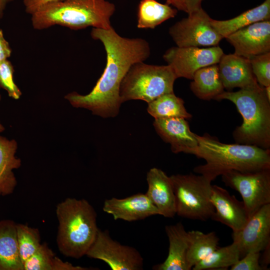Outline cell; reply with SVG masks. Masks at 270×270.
Returning a JSON list of instances; mask_svg holds the SVG:
<instances>
[{"label":"cell","instance_id":"40","mask_svg":"<svg viewBox=\"0 0 270 270\" xmlns=\"http://www.w3.org/2000/svg\"><path fill=\"white\" fill-rule=\"evenodd\" d=\"M264 90L267 97L270 100V86L264 87Z\"/></svg>","mask_w":270,"mask_h":270},{"label":"cell","instance_id":"3","mask_svg":"<svg viewBox=\"0 0 270 270\" xmlns=\"http://www.w3.org/2000/svg\"><path fill=\"white\" fill-rule=\"evenodd\" d=\"M115 5L107 0H64L47 4L31 15L32 27L38 30L55 25L80 30L92 26L108 30Z\"/></svg>","mask_w":270,"mask_h":270},{"label":"cell","instance_id":"8","mask_svg":"<svg viewBox=\"0 0 270 270\" xmlns=\"http://www.w3.org/2000/svg\"><path fill=\"white\" fill-rule=\"evenodd\" d=\"M221 176L226 186L242 196L249 218L270 204V168L250 172L230 170Z\"/></svg>","mask_w":270,"mask_h":270},{"label":"cell","instance_id":"38","mask_svg":"<svg viewBox=\"0 0 270 270\" xmlns=\"http://www.w3.org/2000/svg\"><path fill=\"white\" fill-rule=\"evenodd\" d=\"M166 4L172 6L178 10L186 12V8L184 0H164Z\"/></svg>","mask_w":270,"mask_h":270},{"label":"cell","instance_id":"7","mask_svg":"<svg viewBox=\"0 0 270 270\" xmlns=\"http://www.w3.org/2000/svg\"><path fill=\"white\" fill-rule=\"evenodd\" d=\"M175 196L176 214L194 220L206 221L215 210L210 201L212 180L193 174L170 176Z\"/></svg>","mask_w":270,"mask_h":270},{"label":"cell","instance_id":"6","mask_svg":"<svg viewBox=\"0 0 270 270\" xmlns=\"http://www.w3.org/2000/svg\"><path fill=\"white\" fill-rule=\"evenodd\" d=\"M144 62L133 64L123 78L120 88L122 103L142 100L148 104L162 95L174 92V84L178 78L172 68L168 64Z\"/></svg>","mask_w":270,"mask_h":270},{"label":"cell","instance_id":"17","mask_svg":"<svg viewBox=\"0 0 270 270\" xmlns=\"http://www.w3.org/2000/svg\"><path fill=\"white\" fill-rule=\"evenodd\" d=\"M220 76L224 88L230 91L258 84L254 76L250 60L236 54H224L218 64Z\"/></svg>","mask_w":270,"mask_h":270},{"label":"cell","instance_id":"4","mask_svg":"<svg viewBox=\"0 0 270 270\" xmlns=\"http://www.w3.org/2000/svg\"><path fill=\"white\" fill-rule=\"evenodd\" d=\"M56 212L60 252L77 259L86 256L99 229L93 206L86 200L68 198L57 204Z\"/></svg>","mask_w":270,"mask_h":270},{"label":"cell","instance_id":"30","mask_svg":"<svg viewBox=\"0 0 270 270\" xmlns=\"http://www.w3.org/2000/svg\"><path fill=\"white\" fill-rule=\"evenodd\" d=\"M14 70L8 60L0 62V88L6 90L10 97L18 100L22 93L14 80Z\"/></svg>","mask_w":270,"mask_h":270},{"label":"cell","instance_id":"22","mask_svg":"<svg viewBox=\"0 0 270 270\" xmlns=\"http://www.w3.org/2000/svg\"><path fill=\"white\" fill-rule=\"evenodd\" d=\"M270 20V0H265L260 5L227 20L210 18L214 29L224 38L254 23Z\"/></svg>","mask_w":270,"mask_h":270},{"label":"cell","instance_id":"24","mask_svg":"<svg viewBox=\"0 0 270 270\" xmlns=\"http://www.w3.org/2000/svg\"><path fill=\"white\" fill-rule=\"evenodd\" d=\"M178 10L156 0H141L138 6L137 27L154 28L165 21L174 18Z\"/></svg>","mask_w":270,"mask_h":270},{"label":"cell","instance_id":"2","mask_svg":"<svg viewBox=\"0 0 270 270\" xmlns=\"http://www.w3.org/2000/svg\"><path fill=\"white\" fill-rule=\"evenodd\" d=\"M198 145L187 154L205 160L206 164L196 166L194 171L212 181L226 172H254L270 168V150L253 145L222 142L208 134H196Z\"/></svg>","mask_w":270,"mask_h":270},{"label":"cell","instance_id":"18","mask_svg":"<svg viewBox=\"0 0 270 270\" xmlns=\"http://www.w3.org/2000/svg\"><path fill=\"white\" fill-rule=\"evenodd\" d=\"M148 189L146 194L158 210L160 216L173 218L176 214L175 196L170 176L153 168L146 174Z\"/></svg>","mask_w":270,"mask_h":270},{"label":"cell","instance_id":"41","mask_svg":"<svg viewBox=\"0 0 270 270\" xmlns=\"http://www.w3.org/2000/svg\"><path fill=\"white\" fill-rule=\"evenodd\" d=\"M1 98H2V96L0 94V100H1ZM4 130H5V128L4 126L1 124L0 122V133L3 132Z\"/></svg>","mask_w":270,"mask_h":270},{"label":"cell","instance_id":"19","mask_svg":"<svg viewBox=\"0 0 270 270\" xmlns=\"http://www.w3.org/2000/svg\"><path fill=\"white\" fill-rule=\"evenodd\" d=\"M166 232L169 242L166 258L153 266L154 270H190L186 262L188 246V232L181 222L166 226Z\"/></svg>","mask_w":270,"mask_h":270},{"label":"cell","instance_id":"29","mask_svg":"<svg viewBox=\"0 0 270 270\" xmlns=\"http://www.w3.org/2000/svg\"><path fill=\"white\" fill-rule=\"evenodd\" d=\"M55 256L46 244H41L37 250L23 263L24 270H52Z\"/></svg>","mask_w":270,"mask_h":270},{"label":"cell","instance_id":"33","mask_svg":"<svg viewBox=\"0 0 270 270\" xmlns=\"http://www.w3.org/2000/svg\"><path fill=\"white\" fill-rule=\"evenodd\" d=\"M64 0H23L26 12L32 15L40 8L50 3Z\"/></svg>","mask_w":270,"mask_h":270},{"label":"cell","instance_id":"5","mask_svg":"<svg viewBox=\"0 0 270 270\" xmlns=\"http://www.w3.org/2000/svg\"><path fill=\"white\" fill-rule=\"evenodd\" d=\"M222 100L234 104L243 118L232 132L236 143L270 150V100L264 87L258 84L236 92L224 91L216 100Z\"/></svg>","mask_w":270,"mask_h":270},{"label":"cell","instance_id":"35","mask_svg":"<svg viewBox=\"0 0 270 270\" xmlns=\"http://www.w3.org/2000/svg\"><path fill=\"white\" fill-rule=\"evenodd\" d=\"M12 54V49L4 38L3 32L0 30V62L8 60Z\"/></svg>","mask_w":270,"mask_h":270},{"label":"cell","instance_id":"9","mask_svg":"<svg viewBox=\"0 0 270 270\" xmlns=\"http://www.w3.org/2000/svg\"><path fill=\"white\" fill-rule=\"evenodd\" d=\"M210 18L200 8L172 25L168 34L178 47L218 46L223 38L212 26Z\"/></svg>","mask_w":270,"mask_h":270},{"label":"cell","instance_id":"27","mask_svg":"<svg viewBox=\"0 0 270 270\" xmlns=\"http://www.w3.org/2000/svg\"><path fill=\"white\" fill-rule=\"evenodd\" d=\"M240 258L238 245L232 242L226 246L218 248L192 268V270H226Z\"/></svg>","mask_w":270,"mask_h":270},{"label":"cell","instance_id":"15","mask_svg":"<svg viewBox=\"0 0 270 270\" xmlns=\"http://www.w3.org/2000/svg\"><path fill=\"white\" fill-rule=\"evenodd\" d=\"M102 210L112 216L114 220L132 222L154 215H160L158 210L146 194L138 193L124 198L106 200Z\"/></svg>","mask_w":270,"mask_h":270},{"label":"cell","instance_id":"37","mask_svg":"<svg viewBox=\"0 0 270 270\" xmlns=\"http://www.w3.org/2000/svg\"><path fill=\"white\" fill-rule=\"evenodd\" d=\"M262 255L260 256V265L266 270H269L268 265L270 264V243L263 250Z\"/></svg>","mask_w":270,"mask_h":270},{"label":"cell","instance_id":"34","mask_svg":"<svg viewBox=\"0 0 270 270\" xmlns=\"http://www.w3.org/2000/svg\"><path fill=\"white\" fill-rule=\"evenodd\" d=\"M88 268L74 266L72 264L64 262L60 258L55 256L53 262L52 270H88Z\"/></svg>","mask_w":270,"mask_h":270},{"label":"cell","instance_id":"21","mask_svg":"<svg viewBox=\"0 0 270 270\" xmlns=\"http://www.w3.org/2000/svg\"><path fill=\"white\" fill-rule=\"evenodd\" d=\"M16 223L0 220V270H24L16 238Z\"/></svg>","mask_w":270,"mask_h":270},{"label":"cell","instance_id":"39","mask_svg":"<svg viewBox=\"0 0 270 270\" xmlns=\"http://www.w3.org/2000/svg\"><path fill=\"white\" fill-rule=\"evenodd\" d=\"M12 0H0V20L2 18L4 11L7 4Z\"/></svg>","mask_w":270,"mask_h":270},{"label":"cell","instance_id":"26","mask_svg":"<svg viewBox=\"0 0 270 270\" xmlns=\"http://www.w3.org/2000/svg\"><path fill=\"white\" fill-rule=\"evenodd\" d=\"M148 104L147 111L154 119L182 118L188 120L192 117L187 112L184 100L174 92L162 95Z\"/></svg>","mask_w":270,"mask_h":270},{"label":"cell","instance_id":"13","mask_svg":"<svg viewBox=\"0 0 270 270\" xmlns=\"http://www.w3.org/2000/svg\"><path fill=\"white\" fill-rule=\"evenodd\" d=\"M225 38L234 48V54L249 60L270 52V20L251 24Z\"/></svg>","mask_w":270,"mask_h":270},{"label":"cell","instance_id":"32","mask_svg":"<svg viewBox=\"0 0 270 270\" xmlns=\"http://www.w3.org/2000/svg\"><path fill=\"white\" fill-rule=\"evenodd\" d=\"M260 252H250L230 266L231 270H266L260 262Z\"/></svg>","mask_w":270,"mask_h":270},{"label":"cell","instance_id":"36","mask_svg":"<svg viewBox=\"0 0 270 270\" xmlns=\"http://www.w3.org/2000/svg\"><path fill=\"white\" fill-rule=\"evenodd\" d=\"M204 0H184L186 8V13L190 14L202 8V2Z\"/></svg>","mask_w":270,"mask_h":270},{"label":"cell","instance_id":"10","mask_svg":"<svg viewBox=\"0 0 270 270\" xmlns=\"http://www.w3.org/2000/svg\"><path fill=\"white\" fill-rule=\"evenodd\" d=\"M86 256L104 262L112 270L143 269L144 259L139 252L113 240L107 230L98 229Z\"/></svg>","mask_w":270,"mask_h":270},{"label":"cell","instance_id":"12","mask_svg":"<svg viewBox=\"0 0 270 270\" xmlns=\"http://www.w3.org/2000/svg\"><path fill=\"white\" fill-rule=\"evenodd\" d=\"M232 236L238 246L240 258L250 252L262 251L270 243V204L261 207Z\"/></svg>","mask_w":270,"mask_h":270},{"label":"cell","instance_id":"28","mask_svg":"<svg viewBox=\"0 0 270 270\" xmlns=\"http://www.w3.org/2000/svg\"><path fill=\"white\" fill-rule=\"evenodd\" d=\"M18 252L22 264L39 248L40 237L38 229L22 224H16Z\"/></svg>","mask_w":270,"mask_h":270},{"label":"cell","instance_id":"31","mask_svg":"<svg viewBox=\"0 0 270 270\" xmlns=\"http://www.w3.org/2000/svg\"><path fill=\"white\" fill-rule=\"evenodd\" d=\"M252 70L262 86H270V52L256 56L250 59Z\"/></svg>","mask_w":270,"mask_h":270},{"label":"cell","instance_id":"14","mask_svg":"<svg viewBox=\"0 0 270 270\" xmlns=\"http://www.w3.org/2000/svg\"><path fill=\"white\" fill-rule=\"evenodd\" d=\"M210 201L215 210L210 218L227 226L232 232L240 230L248 221L249 216L242 201L226 189L212 185Z\"/></svg>","mask_w":270,"mask_h":270},{"label":"cell","instance_id":"11","mask_svg":"<svg viewBox=\"0 0 270 270\" xmlns=\"http://www.w3.org/2000/svg\"><path fill=\"white\" fill-rule=\"evenodd\" d=\"M224 54L218 46L206 48L176 46L168 49L162 57L177 78L192 80L199 69L218 64Z\"/></svg>","mask_w":270,"mask_h":270},{"label":"cell","instance_id":"25","mask_svg":"<svg viewBox=\"0 0 270 270\" xmlns=\"http://www.w3.org/2000/svg\"><path fill=\"white\" fill-rule=\"evenodd\" d=\"M188 246L186 262L191 270L218 248L219 238L214 232L204 234L198 230L188 232Z\"/></svg>","mask_w":270,"mask_h":270},{"label":"cell","instance_id":"23","mask_svg":"<svg viewBox=\"0 0 270 270\" xmlns=\"http://www.w3.org/2000/svg\"><path fill=\"white\" fill-rule=\"evenodd\" d=\"M192 80L190 90L200 100H216L224 91L218 64L199 69L194 73Z\"/></svg>","mask_w":270,"mask_h":270},{"label":"cell","instance_id":"16","mask_svg":"<svg viewBox=\"0 0 270 270\" xmlns=\"http://www.w3.org/2000/svg\"><path fill=\"white\" fill-rule=\"evenodd\" d=\"M154 128L161 138L170 145L172 152H184L196 147V134L192 132L186 119L170 118L154 119Z\"/></svg>","mask_w":270,"mask_h":270},{"label":"cell","instance_id":"20","mask_svg":"<svg viewBox=\"0 0 270 270\" xmlns=\"http://www.w3.org/2000/svg\"><path fill=\"white\" fill-rule=\"evenodd\" d=\"M18 143L15 140H9L0 135V196L12 194L17 185L13 172L18 168L22 162L15 156Z\"/></svg>","mask_w":270,"mask_h":270},{"label":"cell","instance_id":"1","mask_svg":"<svg viewBox=\"0 0 270 270\" xmlns=\"http://www.w3.org/2000/svg\"><path fill=\"white\" fill-rule=\"evenodd\" d=\"M90 36L104 48L106 61L104 70L89 94L82 95L73 92L64 98L72 106L88 110L94 115L114 117L122 104L120 96L122 81L133 64L148 58L150 45L142 38L122 36L112 27L108 30L92 28Z\"/></svg>","mask_w":270,"mask_h":270}]
</instances>
